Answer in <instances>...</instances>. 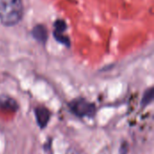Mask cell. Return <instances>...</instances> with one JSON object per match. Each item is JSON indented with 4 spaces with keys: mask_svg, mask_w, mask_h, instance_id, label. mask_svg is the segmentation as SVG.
Here are the masks:
<instances>
[{
    "mask_svg": "<svg viewBox=\"0 0 154 154\" xmlns=\"http://www.w3.org/2000/svg\"><path fill=\"white\" fill-rule=\"evenodd\" d=\"M35 117L38 125L42 129L48 125L51 117V113L47 108L43 106H39L35 109Z\"/></svg>",
    "mask_w": 154,
    "mask_h": 154,
    "instance_id": "3957f363",
    "label": "cell"
},
{
    "mask_svg": "<svg viewBox=\"0 0 154 154\" xmlns=\"http://www.w3.org/2000/svg\"><path fill=\"white\" fill-rule=\"evenodd\" d=\"M153 99V89L151 88H149L143 95L142 99V105L143 106H148Z\"/></svg>",
    "mask_w": 154,
    "mask_h": 154,
    "instance_id": "8992f818",
    "label": "cell"
},
{
    "mask_svg": "<svg viewBox=\"0 0 154 154\" xmlns=\"http://www.w3.org/2000/svg\"><path fill=\"white\" fill-rule=\"evenodd\" d=\"M70 111L79 117L92 116L95 115L96 106L84 98H78L69 104Z\"/></svg>",
    "mask_w": 154,
    "mask_h": 154,
    "instance_id": "7a4b0ae2",
    "label": "cell"
},
{
    "mask_svg": "<svg viewBox=\"0 0 154 154\" xmlns=\"http://www.w3.org/2000/svg\"><path fill=\"white\" fill-rule=\"evenodd\" d=\"M23 14L22 0H0V21L5 26L20 22Z\"/></svg>",
    "mask_w": 154,
    "mask_h": 154,
    "instance_id": "6da1fadb",
    "label": "cell"
},
{
    "mask_svg": "<svg viewBox=\"0 0 154 154\" xmlns=\"http://www.w3.org/2000/svg\"><path fill=\"white\" fill-rule=\"evenodd\" d=\"M32 34H33V37L41 42H45L47 39V31L42 25L35 26L32 31Z\"/></svg>",
    "mask_w": 154,
    "mask_h": 154,
    "instance_id": "5b68a950",
    "label": "cell"
},
{
    "mask_svg": "<svg viewBox=\"0 0 154 154\" xmlns=\"http://www.w3.org/2000/svg\"><path fill=\"white\" fill-rule=\"evenodd\" d=\"M0 108L5 110L15 111L17 109L16 102L9 97L0 96Z\"/></svg>",
    "mask_w": 154,
    "mask_h": 154,
    "instance_id": "277c9868",
    "label": "cell"
}]
</instances>
